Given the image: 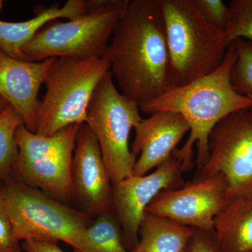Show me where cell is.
<instances>
[{
  "instance_id": "15",
  "label": "cell",
  "mask_w": 252,
  "mask_h": 252,
  "mask_svg": "<svg viewBox=\"0 0 252 252\" xmlns=\"http://www.w3.org/2000/svg\"><path fill=\"white\" fill-rule=\"evenodd\" d=\"M36 9L35 16L23 22L9 23L0 21V50L14 59L24 60L23 46L26 45L47 23L59 18L69 21L86 15L85 1L69 0L61 7L54 4L50 7Z\"/></svg>"
},
{
  "instance_id": "19",
  "label": "cell",
  "mask_w": 252,
  "mask_h": 252,
  "mask_svg": "<svg viewBox=\"0 0 252 252\" xmlns=\"http://www.w3.org/2000/svg\"><path fill=\"white\" fill-rule=\"evenodd\" d=\"M22 124V117L9 104L0 112V180L4 182L12 178L18 156L16 132Z\"/></svg>"
},
{
  "instance_id": "22",
  "label": "cell",
  "mask_w": 252,
  "mask_h": 252,
  "mask_svg": "<svg viewBox=\"0 0 252 252\" xmlns=\"http://www.w3.org/2000/svg\"><path fill=\"white\" fill-rule=\"evenodd\" d=\"M195 1L209 22L224 31L228 19V6L221 0H195Z\"/></svg>"
},
{
  "instance_id": "7",
  "label": "cell",
  "mask_w": 252,
  "mask_h": 252,
  "mask_svg": "<svg viewBox=\"0 0 252 252\" xmlns=\"http://www.w3.org/2000/svg\"><path fill=\"white\" fill-rule=\"evenodd\" d=\"M79 124L68 126L51 136H42L18 126L17 160L12 178L39 189L67 204L71 195V166Z\"/></svg>"
},
{
  "instance_id": "5",
  "label": "cell",
  "mask_w": 252,
  "mask_h": 252,
  "mask_svg": "<svg viewBox=\"0 0 252 252\" xmlns=\"http://www.w3.org/2000/svg\"><path fill=\"white\" fill-rule=\"evenodd\" d=\"M0 198L18 242L46 240L74 248L92 220L82 210L11 178L0 189Z\"/></svg>"
},
{
  "instance_id": "6",
  "label": "cell",
  "mask_w": 252,
  "mask_h": 252,
  "mask_svg": "<svg viewBox=\"0 0 252 252\" xmlns=\"http://www.w3.org/2000/svg\"><path fill=\"white\" fill-rule=\"evenodd\" d=\"M142 119L139 104L117 90L109 71L94 91L86 124L97 139L112 185L133 175L137 158L129 137Z\"/></svg>"
},
{
  "instance_id": "14",
  "label": "cell",
  "mask_w": 252,
  "mask_h": 252,
  "mask_svg": "<svg viewBox=\"0 0 252 252\" xmlns=\"http://www.w3.org/2000/svg\"><path fill=\"white\" fill-rule=\"evenodd\" d=\"M56 58L31 62L10 57L0 50V97L22 117L35 132L38 94Z\"/></svg>"
},
{
  "instance_id": "13",
  "label": "cell",
  "mask_w": 252,
  "mask_h": 252,
  "mask_svg": "<svg viewBox=\"0 0 252 252\" xmlns=\"http://www.w3.org/2000/svg\"><path fill=\"white\" fill-rule=\"evenodd\" d=\"M130 150L137 158L133 175L142 176L172 157L184 136L190 131L185 118L172 112H159L142 119L134 127Z\"/></svg>"
},
{
  "instance_id": "18",
  "label": "cell",
  "mask_w": 252,
  "mask_h": 252,
  "mask_svg": "<svg viewBox=\"0 0 252 252\" xmlns=\"http://www.w3.org/2000/svg\"><path fill=\"white\" fill-rule=\"evenodd\" d=\"M74 252H130L112 210L95 217L73 248Z\"/></svg>"
},
{
  "instance_id": "8",
  "label": "cell",
  "mask_w": 252,
  "mask_h": 252,
  "mask_svg": "<svg viewBox=\"0 0 252 252\" xmlns=\"http://www.w3.org/2000/svg\"><path fill=\"white\" fill-rule=\"evenodd\" d=\"M127 2L128 0H114L112 4L94 14L66 23L55 20L47 23L23 46L25 61L102 58Z\"/></svg>"
},
{
  "instance_id": "11",
  "label": "cell",
  "mask_w": 252,
  "mask_h": 252,
  "mask_svg": "<svg viewBox=\"0 0 252 252\" xmlns=\"http://www.w3.org/2000/svg\"><path fill=\"white\" fill-rule=\"evenodd\" d=\"M182 163L175 157L145 175H132L112 185V210L122 228L127 248L138 242L146 210L158 194L182 185Z\"/></svg>"
},
{
  "instance_id": "2",
  "label": "cell",
  "mask_w": 252,
  "mask_h": 252,
  "mask_svg": "<svg viewBox=\"0 0 252 252\" xmlns=\"http://www.w3.org/2000/svg\"><path fill=\"white\" fill-rule=\"evenodd\" d=\"M236 57L234 41L228 46L223 62L216 70L140 105L142 112H175L188 123L189 138L182 148L176 149L172 154L182 163L183 172L193 168L195 144L198 149L195 162L200 168L208 158L209 138L214 127L232 113L252 107V97L238 94L230 83Z\"/></svg>"
},
{
  "instance_id": "20",
  "label": "cell",
  "mask_w": 252,
  "mask_h": 252,
  "mask_svg": "<svg viewBox=\"0 0 252 252\" xmlns=\"http://www.w3.org/2000/svg\"><path fill=\"white\" fill-rule=\"evenodd\" d=\"M224 29L227 46L238 39L252 41V0H233L228 5Z\"/></svg>"
},
{
  "instance_id": "1",
  "label": "cell",
  "mask_w": 252,
  "mask_h": 252,
  "mask_svg": "<svg viewBox=\"0 0 252 252\" xmlns=\"http://www.w3.org/2000/svg\"><path fill=\"white\" fill-rule=\"evenodd\" d=\"M102 58L121 93L139 105L174 89L159 0H128Z\"/></svg>"
},
{
  "instance_id": "12",
  "label": "cell",
  "mask_w": 252,
  "mask_h": 252,
  "mask_svg": "<svg viewBox=\"0 0 252 252\" xmlns=\"http://www.w3.org/2000/svg\"><path fill=\"white\" fill-rule=\"evenodd\" d=\"M71 195L90 217L112 210V182L97 139L86 123L79 126L76 135Z\"/></svg>"
},
{
  "instance_id": "23",
  "label": "cell",
  "mask_w": 252,
  "mask_h": 252,
  "mask_svg": "<svg viewBox=\"0 0 252 252\" xmlns=\"http://www.w3.org/2000/svg\"><path fill=\"white\" fill-rule=\"evenodd\" d=\"M0 252H22V249L14 235L4 205L0 198Z\"/></svg>"
},
{
  "instance_id": "21",
  "label": "cell",
  "mask_w": 252,
  "mask_h": 252,
  "mask_svg": "<svg viewBox=\"0 0 252 252\" xmlns=\"http://www.w3.org/2000/svg\"><path fill=\"white\" fill-rule=\"evenodd\" d=\"M237 57L230 73V83L238 94L252 97V41H235Z\"/></svg>"
},
{
  "instance_id": "16",
  "label": "cell",
  "mask_w": 252,
  "mask_h": 252,
  "mask_svg": "<svg viewBox=\"0 0 252 252\" xmlns=\"http://www.w3.org/2000/svg\"><path fill=\"white\" fill-rule=\"evenodd\" d=\"M213 234L222 252H252V197L230 199L215 217Z\"/></svg>"
},
{
  "instance_id": "4",
  "label": "cell",
  "mask_w": 252,
  "mask_h": 252,
  "mask_svg": "<svg viewBox=\"0 0 252 252\" xmlns=\"http://www.w3.org/2000/svg\"><path fill=\"white\" fill-rule=\"evenodd\" d=\"M109 70L102 58H56L44 80L46 92L36 110L35 133L51 136L68 126L85 124L94 91Z\"/></svg>"
},
{
  "instance_id": "24",
  "label": "cell",
  "mask_w": 252,
  "mask_h": 252,
  "mask_svg": "<svg viewBox=\"0 0 252 252\" xmlns=\"http://www.w3.org/2000/svg\"><path fill=\"white\" fill-rule=\"evenodd\" d=\"M183 252H222L213 232L195 229Z\"/></svg>"
},
{
  "instance_id": "10",
  "label": "cell",
  "mask_w": 252,
  "mask_h": 252,
  "mask_svg": "<svg viewBox=\"0 0 252 252\" xmlns=\"http://www.w3.org/2000/svg\"><path fill=\"white\" fill-rule=\"evenodd\" d=\"M228 200L226 181L217 174L198 177L178 188L162 190L146 212L194 229L213 232L215 217Z\"/></svg>"
},
{
  "instance_id": "17",
  "label": "cell",
  "mask_w": 252,
  "mask_h": 252,
  "mask_svg": "<svg viewBox=\"0 0 252 252\" xmlns=\"http://www.w3.org/2000/svg\"><path fill=\"white\" fill-rule=\"evenodd\" d=\"M195 229L146 212L130 252H183Z\"/></svg>"
},
{
  "instance_id": "28",
  "label": "cell",
  "mask_w": 252,
  "mask_h": 252,
  "mask_svg": "<svg viewBox=\"0 0 252 252\" xmlns=\"http://www.w3.org/2000/svg\"><path fill=\"white\" fill-rule=\"evenodd\" d=\"M3 1L0 0V13H1V9H2Z\"/></svg>"
},
{
  "instance_id": "3",
  "label": "cell",
  "mask_w": 252,
  "mask_h": 252,
  "mask_svg": "<svg viewBox=\"0 0 252 252\" xmlns=\"http://www.w3.org/2000/svg\"><path fill=\"white\" fill-rule=\"evenodd\" d=\"M159 3L174 88L216 70L228 48L224 31L209 22L195 0H159Z\"/></svg>"
},
{
  "instance_id": "26",
  "label": "cell",
  "mask_w": 252,
  "mask_h": 252,
  "mask_svg": "<svg viewBox=\"0 0 252 252\" xmlns=\"http://www.w3.org/2000/svg\"><path fill=\"white\" fill-rule=\"evenodd\" d=\"M114 0H86L85 1L86 14H94L107 7L112 4Z\"/></svg>"
},
{
  "instance_id": "9",
  "label": "cell",
  "mask_w": 252,
  "mask_h": 252,
  "mask_svg": "<svg viewBox=\"0 0 252 252\" xmlns=\"http://www.w3.org/2000/svg\"><path fill=\"white\" fill-rule=\"evenodd\" d=\"M208 150L198 177L223 176L229 200L252 197V107L220 120L210 134Z\"/></svg>"
},
{
  "instance_id": "25",
  "label": "cell",
  "mask_w": 252,
  "mask_h": 252,
  "mask_svg": "<svg viewBox=\"0 0 252 252\" xmlns=\"http://www.w3.org/2000/svg\"><path fill=\"white\" fill-rule=\"evenodd\" d=\"M21 249L26 252H65L58 242L46 240H27L23 241Z\"/></svg>"
},
{
  "instance_id": "27",
  "label": "cell",
  "mask_w": 252,
  "mask_h": 252,
  "mask_svg": "<svg viewBox=\"0 0 252 252\" xmlns=\"http://www.w3.org/2000/svg\"><path fill=\"white\" fill-rule=\"evenodd\" d=\"M7 105V102H6L2 97H0V112H1L3 109L6 108V107Z\"/></svg>"
}]
</instances>
